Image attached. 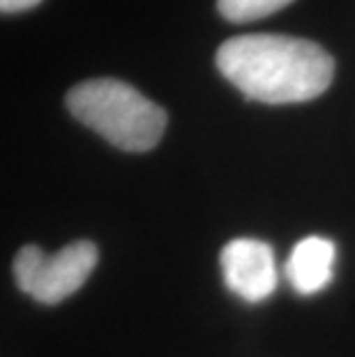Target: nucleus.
<instances>
[{
	"mask_svg": "<svg viewBox=\"0 0 355 357\" xmlns=\"http://www.w3.org/2000/svg\"><path fill=\"white\" fill-rule=\"evenodd\" d=\"M74 118L127 153H148L162 141L169 118L162 106L118 79H90L65 97Z\"/></svg>",
	"mask_w": 355,
	"mask_h": 357,
	"instance_id": "f03ea898",
	"label": "nucleus"
},
{
	"mask_svg": "<svg viewBox=\"0 0 355 357\" xmlns=\"http://www.w3.org/2000/svg\"><path fill=\"white\" fill-rule=\"evenodd\" d=\"M217 70L247 100L298 104L323 95L335 60L312 40L289 35H240L217 49Z\"/></svg>",
	"mask_w": 355,
	"mask_h": 357,
	"instance_id": "f257e3e1",
	"label": "nucleus"
},
{
	"mask_svg": "<svg viewBox=\"0 0 355 357\" xmlns=\"http://www.w3.org/2000/svg\"><path fill=\"white\" fill-rule=\"evenodd\" d=\"M332 265H335V245L326 238L312 235L298 242L284 272L298 293L314 295L330 284Z\"/></svg>",
	"mask_w": 355,
	"mask_h": 357,
	"instance_id": "39448f33",
	"label": "nucleus"
},
{
	"mask_svg": "<svg viewBox=\"0 0 355 357\" xmlns=\"http://www.w3.org/2000/svg\"><path fill=\"white\" fill-rule=\"evenodd\" d=\"M97 261L100 252L88 240L72 242L58 254H44L40 247L28 245L14 258V279L30 298L56 305L86 284Z\"/></svg>",
	"mask_w": 355,
	"mask_h": 357,
	"instance_id": "7ed1b4c3",
	"label": "nucleus"
},
{
	"mask_svg": "<svg viewBox=\"0 0 355 357\" xmlns=\"http://www.w3.org/2000/svg\"><path fill=\"white\" fill-rule=\"evenodd\" d=\"M293 0H217V12L231 24H249L270 17Z\"/></svg>",
	"mask_w": 355,
	"mask_h": 357,
	"instance_id": "423d86ee",
	"label": "nucleus"
},
{
	"mask_svg": "<svg viewBox=\"0 0 355 357\" xmlns=\"http://www.w3.org/2000/svg\"><path fill=\"white\" fill-rule=\"evenodd\" d=\"M42 0H0V12L3 14H19L26 10H33V7L40 5Z\"/></svg>",
	"mask_w": 355,
	"mask_h": 357,
	"instance_id": "0eeeda50",
	"label": "nucleus"
},
{
	"mask_svg": "<svg viewBox=\"0 0 355 357\" xmlns=\"http://www.w3.org/2000/svg\"><path fill=\"white\" fill-rule=\"evenodd\" d=\"M219 261H222L226 286L243 300L261 302L275 291V256L266 242L252 238L233 240L224 247Z\"/></svg>",
	"mask_w": 355,
	"mask_h": 357,
	"instance_id": "20e7f679",
	"label": "nucleus"
}]
</instances>
